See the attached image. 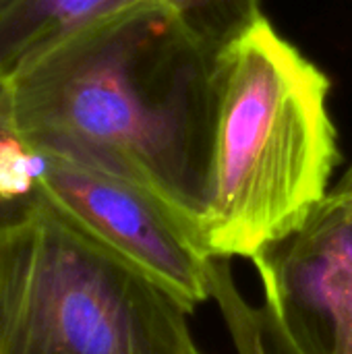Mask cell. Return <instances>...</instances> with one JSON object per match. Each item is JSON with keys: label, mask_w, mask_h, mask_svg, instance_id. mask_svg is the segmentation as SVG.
Listing matches in <instances>:
<instances>
[{"label": "cell", "mask_w": 352, "mask_h": 354, "mask_svg": "<svg viewBox=\"0 0 352 354\" xmlns=\"http://www.w3.org/2000/svg\"><path fill=\"white\" fill-rule=\"evenodd\" d=\"M212 60L172 10L137 4L73 35L6 81L0 131L37 151L137 180L199 226Z\"/></svg>", "instance_id": "6da1fadb"}, {"label": "cell", "mask_w": 352, "mask_h": 354, "mask_svg": "<svg viewBox=\"0 0 352 354\" xmlns=\"http://www.w3.org/2000/svg\"><path fill=\"white\" fill-rule=\"evenodd\" d=\"M330 79L268 17L212 60V127L201 239L214 257L251 259L295 232L340 162Z\"/></svg>", "instance_id": "7a4b0ae2"}, {"label": "cell", "mask_w": 352, "mask_h": 354, "mask_svg": "<svg viewBox=\"0 0 352 354\" xmlns=\"http://www.w3.org/2000/svg\"><path fill=\"white\" fill-rule=\"evenodd\" d=\"M191 313L39 193L0 214V354H203Z\"/></svg>", "instance_id": "3957f363"}, {"label": "cell", "mask_w": 352, "mask_h": 354, "mask_svg": "<svg viewBox=\"0 0 352 354\" xmlns=\"http://www.w3.org/2000/svg\"><path fill=\"white\" fill-rule=\"evenodd\" d=\"M39 153L44 168L35 193L189 307L212 299L216 257L193 220L137 180L64 156Z\"/></svg>", "instance_id": "277c9868"}, {"label": "cell", "mask_w": 352, "mask_h": 354, "mask_svg": "<svg viewBox=\"0 0 352 354\" xmlns=\"http://www.w3.org/2000/svg\"><path fill=\"white\" fill-rule=\"evenodd\" d=\"M253 261L270 324L295 354H352V166Z\"/></svg>", "instance_id": "5b68a950"}, {"label": "cell", "mask_w": 352, "mask_h": 354, "mask_svg": "<svg viewBox=\"0 0 352 354\" xmlns=\"http://www.w3.org/2000/svg\"><path fill=\"white\" fill-rule=\"evenodd\" d=\"M151 0H15L0 12V87L73 35Z\"/></svg>", "instance_id": "8992f818"}, {"label": "cell", "mask_w": 352, "mask_h": 354, "mask_svg": "<svg viewBox=\"0 0 352 354\" xmlns=\"http://www.w3.org/2000/svg\"><path fill=\"white\" fill-rule=\"evenodd\" d=\"M232 259L216 257L212 270V299L218 303L237 354H295L270 324L261 307H253L239 290Z\"/></svg>", "instance_id": "52a82bcc"}, {"label": "cell", "mask_w": 352, "mask_h": 354, "mask_svg": "<svg viewBox=\"0 0 352 354\" xmlns=\"http://www.w3.org/2000/svg\"><path fill=\"white\" fill-rule=\"evenodd\" d=\"M174 12L191 37L214 58L261 17L259 0H156Z\"/></svg>", "instance_id": "ba28073f"}, {"label": "cell", "mask_w": 352, "mask_h": 354, "mask_svg": "<svg viewBox=\"0 0 352 354\" xmlns=\"http://www.w3.org/2000/svg\"><path fill=\"white\" fill-rule=\"evenodd\" d=\"M41 168L44 160L37 149L0 131V214L35 195Z\"/></svg>", "instance_id": "9c48e42d"}, {"label": "cell", "mask_w": 352, "mask_h": 354, "mask_svg": "<svg viewBox=\"0 0 352 354\" xmlns=\"http://www.w3.org/2000/svg\"><path fill=\"white\" fill-rule=\"evenodd\" d=\"M12 2H15V0H0V12H2L4 8H8V6H10Z\"/></svg>", "instance_id": "30bf717a"}, {"label": "cell", "mask_w": 352, "mask_h": 354, "mask_svg": "<svg viewBox=\"0 0 352 354\" xmlns=\"http://www.w3.org/2000/svg\"><path fill=\"white\" fill-rule=\"evenodd\" d=\"M351 166H352V164H351Z\"/></svg>", "instance_id": "8fae6325"}]
</instances>
